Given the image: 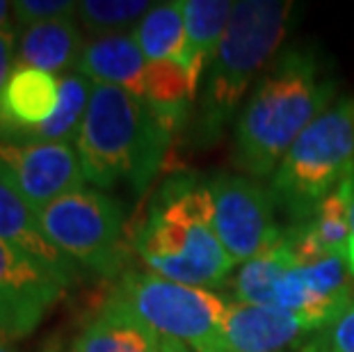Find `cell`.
Returning a JSON list of instances; mask_svg holds the SVG:
<instances>
[{
    "mask_svg": "<svg viewBox=\"0 0 354 352\" xmlns=\"http://www.w3.org/2000/svg\"><path fill=\"white\" fill-rule=\"evenodd\" d=\"M336 101V80L315 50L290 48L270 62L233 129L231 160L245 176H272L295 140Z\"/></svg>",
    "mask_w": 354,
    "mask_h": 352,
    "instance_id": "1",
    "label": "cell"
},
{
    "mask_svg": "<svg viewBox=\"0 0 354 352\" xmlns=\"http://www.w3.org/2000/svg\"><path fill=\"white\" fill-rule=\"evenodd\" d=\"M133 247L149 272L185 286H222L236 268L217 238L208 181L199 183L190 176L162 185Z\"/></svg>",
    "mask_w": 354,
    "mask_h": 352,
    "instance_id": "2",
    "label": "cell"
},
{
    "mask_svg": "<svg viewBox=\"0 0 354 352\" xmlns=\"http://www.w3.org/2000/svg\"><path fill=\"white\" fill-rule=\"evenodd\" d=\"M174 133L145 101L115 85H96L76 151L85 181L101 190L126 181L142 194L153 181Z\"/></svg>",
    "mask_w": 354,
    "mask_h": 352,
    "instance_id": "3",
    "label": "cell"
},
{
    "mask_svg": "<svg viewBox=\"0 0 354 352\" xmlns=\"http://www.w3.org/2000/svg\"><path fill=\"white\" fill-rule=\"evenodd\" d=\"M292 3L288 0H240L213 62L199 106V140L215 145L233 119L254 78L270 66L286 33Z\"/></svg>",
    "mask_w": 354,
    "mask_h": 352,
    "instance_id": "4",
    "label": "cell"
},
{
    "mask_svg": "<svg viewBox=\"0 0 354 352\" xmlns=\"http://www.w3.org/2000/svg\"><path fill=\"white\" fill-rule=\"evenodd\" d=\"M354 178V96H343L308 126L272 174L277 206L308 220L322 199Z\"/></svg>",
    "mask_w": 354,
    "mask_h": 352,
    "instance_id": "5",
    "label": "cell"
},
{
    "mask_svg": "<svg viewBox=\"0 0 354 352\" xmlns=\"http://www.w3.org/2000/svg\"><path fill=\"white\" fill-rule=\"evenodd\" d=\"M112 295L160 339L178 341L192 352H227L222 329L229 302L208 288L185 286L153 272L128 270Z\"/></svg>",
    "mask_w": 354,
    "mask_h": 352,
    "instance_id": "6",
    "label": "cell"
},
{
    "mask_svg": "<svg viewBox=\"0 0 354 352\" xmlns=\"http://www.w3.org/2000/svg\"><path fill=\"white\" fill-rule=\"evenodd\" d=\"M46 238L71 263L101 277H115L124 266V208L99 190H78L37 211Z\"/></svg>",
    "mask_w": 354,
    "mask_h": 352,
    "instance_id": "7",
    "label": "cell"
},
{
    "mask_svg": "<svg viewBox=\"0 0 354 352\" xmlns=\"http://www.w3.org/2000/svg\"><path fill=\"white\" fill-rule=\"evenodd\" d=\"M213 197V222L220 243L233 263H247L283 236L277 224V199L259 178L217 174L208 181Z\"/></svg>",
    "mask_w": 354,
    "mask_h": 352,
    "instance_id": "8",
    "label": "cell"
},
{
    "mask_svg": "<svg viewBox=\"0 0 354 352\" xmlns=\"http://www.w3.org/2000/svg\"><path fill=\"white\" fill-rule=\"evenodd\" d=\"M0 183L14 190L32 211L85 190V172L66 142H0Z\"/></svg>",
    "mask_w": 354,
    "mask_h": 352,
    "instance_id": "9",
    "label": "cell"
},
{
    "mask_svg": "<svg viewBox=\"0 0 354 352\" xmlns=\"http://www.w3.org/2000/svg\"><path fill=\"white\" fill-rule=\"evenodd\" d=\"M352 284L343 257L292 266L277 286L274 306L297 316L311 332H320L354 302Z\"/></svg>",
    "mask_w": 354,
    "mask_h": 352,
    "instance_id": "10",
    "label": "cell"
},
{
    "mask_svg": "<svg viewBox=\"0 0 354 352\" xmlns=\"http://www.w3.org/2000/svg\"><path fill=\"white\" fill-rule=\"evenodd\" d=\"M64 290L48 272L0 241V339L32 334Z\"/></svg>",
    "mask_w": 354,
    "mask_h": 352,
    "instance_id": "11",
    "label": "cell"
},
{
    "mask_svg": "<svg viewBox=\"0 0 354 352\" xmlns=\"http://www.w3.org/2000/svg\"><path fill=\"white\" fill-rule=\"evenodd\" d=\"M306 334L311 329L283 309L229 302L222 341L227 352H288L302 350Z\"/></svg>",
    "mask_w": 354,
    "mask_h": 352,
    "instance_id": "12",
    "label": "cell"
},
{
    "mask_svg": "<svg viewBox=\"0 0 354 352\" xmlns=\"http://www.w3.org/2000/svg\"><path fill=\"white\" fill-rule=\"evenodd\" d=\"M350 178L315 206L308 220L286 229V238L297 266H308L329 257H343L350 243Z\"/></svg>",
    "mask_w": 354,
    "mask_h": 352,
    "instance_id": "13",
    "label": "cell"
},
{
    "mask_svg": "<svg viewBox=\"0 0 354 352\" xmlns=\"http://www.w3.org/2000/svg\"><path fill=\"white\" fill-rule=\"evenodd\" d=\"M0 241L19 250L64 288L76 279V268L46 238L37 213L5 183H0Z\"/></svg>",
    "mask_w": 354,
    "mask_h": 352,
    "instance_id": "14",
    "label": "cell"
},
{
    "mask_svg": "<svg viewBox=\"0 0 354 352\" xmlns=\"http://www.w3.org/2000/svg\"><path fill=\"white\" fill-rule=\"evenodd\" d=\"M73 352H162V339L110 295L73 343Z\"/></svg>",
    "mask_w": 354,
    "mask_h": 352,
    "instance_id": "15",
    "label": "cell"
},
{
    "mask_svg": "<svg viewBox=\"0 0 354 352\" xmlns=\"http://www.w3.org/2000/svg\"><path fill=\"white\" fill-rule=\"evenodd\" d=\"M147 64L149 59L131 35H110L87 44L76 69L96 85L122 87L140 99Z\"/></svg>",
    "mask_w": 354,
    "mask_h": 352,
    "instance_id": "16",
    "label": "cell"
},
{
    "mask_svg": "<svg viewBox=\"0 0 354 352\" xmlns=\"http://www.w3.org/2000/svg\"><path fill=\"white\" fill-rule=\"evenodd\" d=\"M87 44L73 19L53 21L26 28L21 35L14 66H32L46 73H59L78 66L80 55Z\"/></svg>",
    "mask_w": 354,
    "mask_h": 352,
    "instance_id": "17",
    "label": "cell"
},
{
    "mask_svg": "<svg viewBox=\"0 0 354 352\" xmlns=\"http://www.w3.org/2000/svg\"><path fill=\"white\" fill-rule=\"evenodd\" d=\"M180 5H183L187 57H190L187 73L197 92L203 71L213 62L222 37L227 33L236 3L231 0H180Z\"/></svg>",
    "mask_w": 354,
    "mask_h": 352,
    "instance_id": "18",
    "label": "cell"
},
{
    "mask_svg": "<svg viewBox=\"0 0 354 352\" xmlns=\"http://www.w3.org/2000/svg\"><path fill=\"white\" fill-rule=\"evenodd\" d=\"M131 37L149 62H176L187 71L190 57H187V35L180 0L153 5L135 26Z\"/></svg>",
    "mask_w": 354,
    "mask_h": 352,
    "instance_id": "19",
    "label": "cell"
},
{
    "mask_svg": "<svg viewBox=\"0 0 354 352\" xmlns=\"http://www.w3.org/2000/svg\"><path fill=\"white\" fill-rule=\"evenodd\" d=\"M292 266L297 263L283 231V236L272 247H268L259 257L243 263L236 279L231 281L233 302L252 304V306H274L277 286L281 284L286 272Z\"/></svg>",
    "mask_w": 354,
    "mask_h": 352,
    "instance_id": "20",
    "label": "cell"
},
{
    "mask_svg": "<svg viewBox=\"0 0 354 352\" xmlns=\"http://www.w3.org/2000/svg\"><path fill=\"white\" fill-rule=\"evenodd\" d=\"M94 82L82 73H64L59 78V103L57 110L46 124L30 131L21 142H71L78 140L80 126L85 122Z\"/></svg>",
    "mask_w": 354,
    "mask_h": 352,
    "instance_id": "21",
    "label": "cell"
},
{
    "mask_svg": "<svg viewBox=\"0 0 354 352\" xmlns=\"http://www.w3.org/2000/svg\"><path fill=\"white\" fill-rule=\"evenodd\" d=\"M151 7L149 0H80L76 17L80 28L99 39L110 35H126L128 28L135 30Z\"/></svg>",
    "mask_w": 354,
    "mask_h": 352,
    "instance_id": "22",
    "label": "cell"
},
{
    "mask_svg": "<svg viewBox=\"0 0 354 352\" xmlns=\"http://www.w3.org/2000/svg\"><path fill=\"white\" fill-rule=\"evenodd\" d=\"M14 21L19 26L32 28L41 24H53V21L76 19L78 3L73 0H17L12 3Z\"/></svg>",
    "mask_w": 354,
    "mask_h": 352,
    "instance_id": "23",
    "label": "cell"
},
{
    "mask_svg": "<svg viewBox=\"0 0 354 352\" xmlns=\"http://www.w3.org/2000/svg\"><path fill=\"white\" fill-rule=\"evenodd\" d=\"M299 352H354V302Z\"/></svg>",
    "mask_w": 354,
    "mask_h": 352,
    "instance_id": "24",
    "label": "cell"
},
{
    "mask_svg": "<svg viewBox=\"0 0 354 352\" xmlns=\"http://www.w3.org/2000/svg\"><path fill=\"white\" fill-rule=\"evenodd\" d=\"M14 55H17L14 33H0V94H3L7 78H10V73H12Z\"/></svg>",
    "mask_w": 354,
    "mask_h": 352,
    "instance_id": "25",
    "label": "cell"
},
{
    "mask_svg": "<svg viewBox=\"0 0 354 352\" xmlns=\"http://www.w3.org/2000/svg\"><path fill=\"white\" fill-rule=\"evenodd\" d=\"M345 263H348L350 275L354 279V181L350 188V243H348V252H345Z\"/></svg>",
    "mask_w": 354,
    "mask_h": 352,
    "instance_id": "26",
    "label": "cell"
},
{
    "mask_svg": "<svg viewBox=\"0 0 354 352\" xmlns=\"http://www.w3.org/2000/svg\"><path fill=\"white\" fill-rule=\"evenodd\" d=\"M14 10H12V3L7 0H0V33H14Z\"/></svg>",
    "mask_w": 354,
    "mask_h": 352,
    "instance_id": "27",
    "label": "cell"
},
{
    "mask_svg": "<svg viewBox=\"0 0 354 352\" xmlns=\"http://www.w3.org/2000/svg\"><path fill=\"white\" fill-rule=\"evenodd\" d=\"M162 352H192L190 348H185L183 343L171 341V339H162Z\"/></svg>",
    "mask_w": 354,
    "mask_h": 352,
    "instance_id": "28",
    "label": "cell"
},
{
    "mask_svg": "<svg viewBox=\"0 0 354 352\" xmlns=\"http://www.w3.org/2000/svg\"><path fill=\"white\" fill-rule=\"evenodd\" d=\"M0 352H17V350H12L10 346H5V343H0Z\"/></svg>",
    "mask_w": 354,
    "mask_h": 352,
    "instance_id": "29",
    "label": "cell"
}]
</instances>
